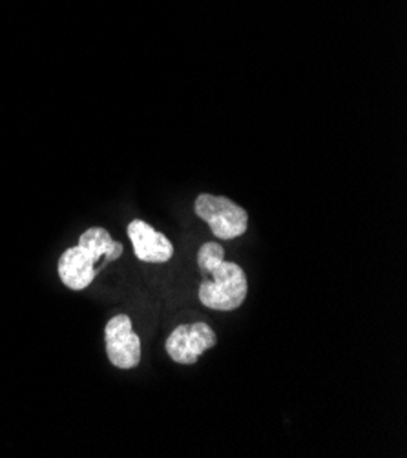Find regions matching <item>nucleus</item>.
Returning a JSON list of instances; mask_svg holds the SVG:
<instances>
[{"mask_svg": "<svg viewBox=\"0 0 407 458\" xmlns=\"http://www.w3.org/2000/svg\"><path fill=\"white\" fill-rule=\"evenodd\" d=\"M198 265L205 276L199 285V301L214 310H234L247 298V276L240 265L225 261L217 243H205L198 252Z\"/></svg>", "mask_w": 407, "mask_h": 458, "instance_id": "f257e3e1", "label": "nucleus"}, {"mask_svg": "<svg viewBox=\"0 0 407 458\" xmlns=\"http://www.w3.org/2000/svg\"><path fill=\"white\" fill-rule=\"evenodd\" d=\"M123 254V245L114 242L103 226L88 228L82 233L79 245L66 249L59 258V278L72 291H84L96 280L99 263H110Z\"/></svg>", "mask_w": 407, "mask_h": 458, "instance_id": "f03ea898", "label": "nucleus"}, {"mask_svg": "<svg viewBox=\"0 0 407 458\" xmlns=\"http://www.w3.org/2000/svg\"><path fill=\"white\" fill-rule=\"evenodd\" d=\"M194 210L219 240H234L245 234L249 226L247 212L227 198L201 194L194 203Z\"/></svg>", "mask_w": 407, "mask_h": 458, "instance_id": "7ed1b4c3", "label": "nucleus"}, {"mask_svg": "<svg viewBox=\"0 0 407 458\" xmlns=\"http://www.w3.org/2000/svg\"><path fill=\"white\" fill-rule=\"evenodd\" d=\"M106 354L114 368L133 369L141 361V340L131 329V319L126 314L114 316L105 329Z\"/></svg>", "mask_w": 407, "mask_h": 458, "instance_id": "20e7f679", "label": "nucleus"}, {"mask_svg": "<svg viewBox=\"0 0 407 458\" xmlns=\"http://www.w3.org/2000/svg\"><path fill=\"white\" fill-rule=\"evenodd\" d=\"M217 342L216 333L203 322L179 326L166 340L168 356L183 365H192L196 360Z\"/></svg>", "mask_w": 407, "mask_h": 458, "instance_id": "39448f33", "label": "nucleus"}, {"mask_svg": "<svg viewBox=\"0 0 407 458\" xmlns=\"http://www.w3.org/2000/svg\"><path fill=\"white\" fill-rule=\"evenodd\" d=\"M128 236L133 245L135 256L141 261L165 263L174 254V245L168 242V238L163 236L161 233H156L148 223L141 219L130 221Z\"/></svg>", "mask_w": 407, "mask_h": 458, "instance_id": "423d86ee", "label": "nucleus"}]
</instances>
